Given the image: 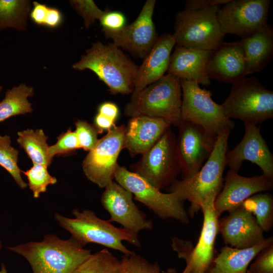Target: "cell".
Segmentation results:
<instances>
[{"label":"cell","mask_w":273,"mask_h":273,"mask_svg":"<svg viewBox=\"0 0 273 273\" xmlns=\"http://www.w3.org/2000/svg\"><path fill=\"white\" fill-rule=\"evenodd\" d=\"M7 248L24 257L33 273H73L92 254L71 237L63 240L55 234Z\"/></svg>","instance_id":"6da1fadb"},{"label":"cell","mask_w":273,"mask_h":273,"mask_svg":"<svg viewBox=\"0 0 273 273\" xmlns=\"http://www.w3.org/2000/svg\"><path fill=\"white\" fill-rule=\"evenodd\" d=\"M231 129L222 132L217 138L214 148L207 161L192 177L176 180L166 188L168 193L177 195L191 204L188 215L193 217L208 200L215 199L223 187V173L226 166L225 155Z\"/></svg>","instance_id":"7a4b0ae2"},{"label":"cell","mask_w":273,"mask_h":273,"mask_svg":"<svg viewBox=\"0 0 273 273\" xmlns=\"http://www.w3.org/2000/svg\"><path fill=\"white\" fill-rule=\"evenodd\" d=\"M78 71L94 72L111 94L132 93L139 66L113 43L94 42L80 60L72 65Z\"/></svg>","instance_id":"3957f363"},{"label":"cell","mask_w":273,"mask_h":273,"mask_svg":"<svg viewBox=\"0 0 273 273\" xmlns=\"http://www.w3.org/2000/svg\"><path fill=\"white\" fill-rule=\"evenodd\" d=\"M72 214L73 218L56 213L54 218L83 247L88 243H95L129 255L134 252L127 248L123 241L138 247L141 246L138 235L123 228L115 226L108 220L99 218L92 210L85 209L80 211L74 209Z\"/></svg>","instance_id":"277c9868"},{"label":"cell","mask_w":273,"mask_h":273,"mask_svg":"<svg viewBox=\"0 0 273 273\" xmlns=\"http://www.w3.org/2000/svg\"><path fill=\"white\" fill-rule=\"evenodd\" d=\"M181 88L179 79L169 74L132 94L124 114L131 118L145 116L162 118L178 126L181 121Z\"/></svg>","instance_id":"5b68a950"},{"label":"cell","mask_w":273,"mask_h":273,"mask_svg":"<svg viewBox=\"0 0 273 273\" xmlns=\"http://www.w3.org/2000/svg\"><path fill=\"white\" fill-rule=\"evenodd\" d=\"M221 106L228 118L257 125L273 118V92L256 77H246L232 84Z\"/></svg>","instance_id":"8992f818"},{"label":"cell","mask_w":273,"mask_h":273,"mask_svg":"<svg viewBox=\"0 0 273 273\" xmlns=\"http://www.w3.org/2000/svg\"><path fill=\"white\" fill-rule=\"evenodd\" d=\"M220 6L197 11L183 10L175 17L174 32L175 44L189 48L212 51L223 42L225 34L217 20Z\"/></svg>","instance_id":"52a82bcc"},{"label":"cell","mask_w":273,"mask_h":273,"mask_svg":"<svg viewBox=\"0 0 273 273\" xmlns=\"http://www.w3.org/2000/svg\"><path fill=\"white\" fill-rule=\"evenodd\" d=\"M181 88V120L202 127L211 136H217L234 123L224 114L221 105L214 102L211 92L194 81L179 79Z\"/></svg>","instance_id":"ba28073f"},{"label":"cell","mask_w":273,"mask_h":273,"mask_svg":"<svg viewBox=\"0 0 273 273\" xmlns=\"http://www.w3.org/2000/svg\"><path fill=\"white\" fill-rule=\"evenodd\" d=\"M136 173L159 190L172 185L181 172L176 150V136L168 128L133 166Z\"/></svg>","instance_id":"9c48e42d"},{"label":"cell","mask_w":273,"mask_h":273,"mask_svg":"<svg viewBox=\"0 0 273 273\" xmlns=\"http://www.w3.org/2000/svg\"><path fill=\"white\" fill-rule=\"evenodd\" d=\"M114 179L129 191L134 199L144 204L161 219L173 218L184 223L190 221L184 202L173 193H164L136 173L118 165Z\"/></svg>","instance_id":"30bf717a"},{"label":"cell","mask_w":273,"mask_h":273,"mask_svg":"<svg viewBox=\"0 0 273 273\" xmlns=\"http://www.w3.org/2000/svg\"><path fill=\"white\" fill-rule=\"evenodd\" d=\"M126 126L115 125L100 139L84 159L82 170L86 178L101 188L113 181L117 159L124 149Z\"/></svg>","instance_id":"8fae6325"},{"label":"cell","mask_w":273,"mask_h":273,"mask_svg":"<svg viewBox=\"0 0 273 273\" xmlns=\"http://www.w3.org/2000/svg\"><path fill=\"white\" fill-rule=\"evenodd\" d=\"M270 4V0H230L217 12L222 32L242 39L260 30L268 24Z\"/></svg>","instance_id":"7c38bea8"},{"label":"cell","mask_w":273,"mask_h":273,"mask_svg":"<svg viewBox=\"0 0 273 273\" xmlns=\"http://www.w3.org/2000/svg\"><path fill=\"white\" fill-rule=\"evenodd\" d=\"M176 138V150L181 167L182 179L194 175L211 154L216 139L201 126L181 120Z\"/></svg>","instance_id":"4fadbf2b"},{"label":"cell","mask_w":273,"mask_h":273,"mask_svg":"<svg viewBox=\"0 0 273 273\" xmlns=\"http://www.w3.org/2000/svg\"><path fill=\"white\" fill-rule=\"evenodd\" d=\"M155 4V0L147 1L133 22L117 32H103L106 38L111 39L118 48L143 60L158 37L153 20Z\"/></svg>","instance_id":"5bb4252c"},{"label":"cell","mask_w":273,"mask_h":273,"mask_svg":"<svg viewBox=\"0 0 273 273\" xmlns=\"http://www.w3.org/2000/svg\"><path fill=\"white\" fill-rule=\"evenodd\" d=\"M215 200L209 199L201 206L204 220L197 244L193 247L191 243L178 255L186 262L181 273H206L212 264L215 239L219 232V216L214 208Z\"/></svg>","instance_id":"9a60e30c"},{"label":"cell","mask_w":273,"mask_h":273,"mask_svg":"<svg viewBox=\"0 0 273 273\" xmlns=\"http://www.w3.org/2000/svg\"><path fill=\"white\" fill-rule=\"evenodd\" d=\"M105 189L101 202L110 215L109 221L119 223L136 235L141 231L152 229V220L138 208L129 191L113 181Z\"/></svg>","instance_id":"2e32d148"},{"label":"cell","mask_w":273,"mask_h":273,"mask_svg":"<svg viewBox=\"0 0 273 273\" xmlns=\"http://www.w3.org/2000/svg\"><path fill=\"white\" fill-rule=\"evenodd\" d=\"M245 134L233 150L227 151L226 165L238 172L244 161L258 165L263 174L273 179V155L262 137L257 125L245 123Z\"/></svg>","instance_id":"e0dca14e"},{"label":"cell","mask_w":273,"mask_h":273,"mask_svg":"<svg viewBox=\"0 0 273 273\" xmlns=\"http://www.w3.org/2000/svg\"><path fill=\"white\" fill-rule=\"evenodd\" d=\"M223 189L216 197L214 206L219 216L240 207L252 195L273 189V179L264 174L245 177L230 169L224 178Z\"/></svg>","instance_id":"ac0fdd59"},{"label":"cell","mask_w":273,"mask_h":273,"mask_svg":"<svg viewBox=\"0 0 273 273\" xmlns=\"http://www.w3.org/2000/svg\"><path fill=\"white\" fill-rule=\"evenodd\" d=\"M219 232L224 244L238 249L252 247L265 239L255 217L241 206L219 221Z\"/></svg>","instance_id":"d6986e66"},{"label":"cell","mask_w":273,"mask_h":273,"mask_svg":"<svg viewBox=\"0 0 273 273\" xmlns=\"http://www.w3.org/2000/svg\"><path fill=\"white\" fill-rule=\"evenodd\" d=\"M210 79L233 84L248 75L239 40L223 42L211 51L207 64Z\"/></svg>","instance_id":"ffe728a7"},{"label":"cell","mask_w":273,"mask_h":273,"mask_svg":"<svg viewBox=\"0 0 273 273\" xmlns=\"http://www.w3.org/2000/svg\"><path fill=\"white\" fill-rule=\"evenodd\" d=\"M211 51L176 46L171 54L167 74L199 84H210L207 64Z\"/></svg>","instance_id":"44dd1931"},{"label":"cell","mask_w":273,"mask_h":273,"mask_svg":"<svg viewBox=\"0 0 273 273\" xmlns=\"http://www.w3.org/2000/svg\"><path fill=\"white\" fill-rule=\"evenodd\" d=\"M170 126L162 118L145 116L132 117L125 127L124 149H126L132 157L143 155Z\"/></svg>","instance_id":"7402d4cb"},{"label":"cell","mask_w":273,"mask_h":273,"mask_svg":"<svg viewBox=\"0 0 273 273\" xmlns=\"http://www.w3.org/2000/svg\"><path fill=\"white\" fill-rule=\"evenodd\" d=\"M175 44L172 34L165 33L158 36L151 50L139 66L132 94L139 93L165 74Z\"/></svg>","instance_id":"603a6c76"},{"label":"cell","mask_w":273,"mask_h":273,"mask_svg":"<svg viewBox=\"0 0 273 273\" xmlns=\"http://www.w3.org/2000/svg\"><path fill=\"white\" fill-rule=\"evenodd\" d=\"M245 59L248 75L261 71L273 56V28L265 27L239 40Z\"/></svg>","instance_id":"cb8c5ba5"},{"label":"cell","mask_w":273,"mask_h":273,"mask_svg":"<svg viewBox=\"0 0 273 273\" xmlns=\"http://www.w3.org/2000/svg\"><path fill=\"white\" fill-rule=\"evenodd\" d=\"M272 243L271 236L248 248L225 246L215 257L211 267L206 273H246L251 261L261 250Z\"/></svg>","instance_id":"d4e9b609"},{"label":"cell","mask_w":273,"mask_h":273,"mask_svg":"<svg viewBox=\"0 0 273 273\" xmlns=\"http://www.w3.org/2000/svg\"><path fill=\"white\" fill-rule=\"evenodd\" d=\"M17 142L31 159L33 164L49 166L53 158L49 154L48 137L42 129L28 128L17 132Z\"/></svg>","instance_id":"484cf974"},{"label":"cell","mask_w":273,"mask_h":273,"mask_svg":"<svg viewBox=\"0 0 273 273\" xmlns=\"http://www.w3.org/2000/svg\"><path fill=\"white\" fill-rule=\"evenodd\" d=\"M33 95V88L23 83L8 89L0 102V123L13 116L32 112L28 98Z\"/></svg>","instance_id":"4316f807"},{"label":"cell","mask_w":273,"mask_h":273,"mask_svg":"<svg viewBox=\"0 0 273 273\" xmlns=\"http://www.w3.org/2000/svg\"><path fill=\"white\" fill-rule=\"evenodd\" d=\"M30 11L29 1L0 0V30L10 28L25 30Z\"/></svg>","instance_id":"83f0119b"},{"label":"cell","mask_w":273,"mask_h":273,"mask_svg":"<svg viewBox=\"0 0 273 273\" xmlns=\"http://www.w3.org/2000/svg\"><path fill=\"white\" fill-rule=\"evenodd\" d=\"M73 273H125V269L122 259L104 248L92 254Z\"/></svg>","instance_id":"f1b7e54d"},{"label":"cell","mask_w":273,"mask_h":273,"mask_svg":"<svg viewBox=\"0 0 273 273\" xmlns=\"http://www.w3.org/2000/svg\"><path fill=\"white\" fill-rule=\"evenodd\" d=\"M241 207L255 216L256 221L264 232L273 226V197L268 193H258L246 199Z\"/></svg>","instance_id":"f546056e"},{"label":"cell","mask_w":273,"mask_h":273,"mask_svg":"<svg viewBox=\"0 0 273 273\" xmlns=\"http://www.w3.org/2000/svg\"><path fill=\"white\" fill-rule=\"evenodd\" d=\"M19 151L12 146L11 136L0 134V165L13 177L19 188L22 190L28 186L23 179L22 171L18 165Z\"/></svg>","instance_id":"4dcf8cb0"},{"label":"cell","mask_w":273,"mask_h":273,"mask_svg":"<svg viewBox=\"0 0 273 273\" xmlns=\"http://www.w3.org/2000/svg\"><path fill=\"white\" fill-rule=\"evenodd\" d=\"M22 172L28 179V186L34 198H38L41 193L45 192L49 185L57 182V178L49 173L48 167L43 165L34 164L30 169Z\"/></svg>","instance_id":"1f68e13d"},{"label":"cell","mask_w":273,"mask_h":273,"mask_svg":"<svg viewBox=\"0 0 273 273\" xmlns=\"http://www.w3.org/2000/svg\"><path fill=\"white\" fill-rule=\"evenodd\" d=\"M74 131L80 149L86 151H90L96 146L98 141V135L100 132L94 125L86 121L78 120L75 123Z\"/></svg>","instance_id":"d6a6232c"},{"label":"cell","mask_w":273,"mask_h":273,"mask_svg":"<svg viewBox=\"0 0 273 273\" xmlns=\"http://www.w3.org/2000/svg\"><path fill=\"white\" fill-rule=\"evenodd\" d=\"M125 273H162L158 263L147 261L135 253L122 257Z\"/></svg>","instance_id":"836d02e7"},{"label":"cell","mask_w":273,"mask_h":273,"mask_svg":"<svg viewBox=\"0 0 273 273\" xmlns=\"http://www.w3.org/2000/svg\"><path fill=\"white\" fill-rule=\"evenodd\" d=\"M57 139V142L49 147V154L53 158L55 155H67L80 149L76 133L70 128Z\"/></svg>","instance_id":"e575fe53"},{"label":"cell","mask_w":273,"mask_h":273,"mask_svg":"<svg viewBox=\"0 0 273 273\" xmlns=\"http://www.w3.org/2000/svg\"><path fill=\"white\" fill-rule=\"evenodd\" d=\"M70 3L83 18L86 28L94 24L96 20H100L105 12L93 1H71Z\"/></svg>","instance_id":"d590c367"},{"label":"cell","mask_w":273,"mask_h":273,"mask_svg":"<svg viewBox=\"0 0 273 273\" xmlns=\"http://www.w3.org/2000/svg\"><path fill=\"white\" fill-rule=\"evenodd\" d=\"M246 273H273V243L261 250Z\"/></svg>","instance_id":"8d00e7d4"},{"label":"cell","mask_w":273,"mask_h":273,"mask_svg":"<svg viewBox=\"0 0 273 273\" xmlns=\"http://www.w3.org/2000/svg\"><path fill=\"white\" fill-rule=\"evenodd\" d=\"M99 21L103 32H117L126 25L125 15L118 11H105Z\"/></svg>","instance_id":"74e56055"},{"label":"cell","mask_w":273,"mask_h":273,"mask_svg":"<svg viewBox=\"0 0 273 273\" xmlns=\"http://www.w3.org/2000/svg\"><path fill=\"white\" fill-rule=\"evenodd\" d=\"M230 0H188L186 2L185 10L197 11L214 6L224 5Z\"/></svg>","instance_id":"f35d334b"},{"label":"cell","mask_w":273,"mask_h":273,"mask_svg":"<svg viewBox=\"0 0 273 273\" xmlns=\"http://www.w3.org/2000/svg\"><path fill=\"white\" fill-rule=\"evenodd\" d=\"M33 8L30 13L32 20L36 24L44 26L49 7L37 2H33Z\"/></svg>","instance_id":"ab89813d"},{"label":"cell","mask_w":273,"mask_h":273,"mask_svg":"<svg viewBox=\"0 0 273 273\" xmlns=\"http://www.w3.org/2000/svg\"><path fill=\"white\" fill-rule=\"evenodd\" d=\"M63 17L60 11L56 8L49 7L44 26L56 28L62 23Z\"/></svg>","instance_id":"60d3db41"},{"label":"cell","mask_w":273,"mask_h":273,"mask_svg":"<svg viewBox=\"0 0 273 273\" xmlns=\"http://www.w3.org/2000/svg\"><path fill=\"white\" fill-rule=\"evenodd\" d=\"M98 110V113L114 121L118 116V108L115 104L112 102H106L102 103L99 106Z\"/></svg>","instance_id":"b9f144b4"},{"label":"cell","mask_w":273,"mask_h":273,"mask_svg":"<svg viewBox=\"0 0 273 273\" xmlns=\"http://www.w3.org/2000/svg\"><path fill=\"white\" fill-rule=\"evenodd\" d=\"M114 121L98 113L94 118V125L102 133L104 130H109L115 125Z\"/></svg>","instance_id":"7bdbcfd3"},{"label":"cell","mask_w":273,"mask_h":273,"mask_svg":"<svg viewBox=\"0 0 273 273\" xmlns=\"http://www.w3.org/2000/svg\"><path fill=\"white\" fill-rule=\"evenodd\" d=\"M0 273H8L7 268L4 263L1 264Z\"/></svg>","instance_id":"ee69618b"},{"label":"cell","mask_w":273,"mask_h":273,"mask_svg":"<svg viewBox=\"0 0 273 273\" xmlns=\"http://www.w3.org/2000/svg\"><path fill=\"white\" fill-rule=\"evenodd\" d=\"M162 273H177L176 270L174 268H169L165 271H163Z\"/></svg>","instance_id":"f6af8a7d"},{"label":"cell","mask_w":273,"mask_h":273,"mask_svg":"<svg viewBox=\"0 0 273 273\" xmlns=\"http://www.w3.org/2000/svg\"><path fill=\"white\" fill-rule=\"evenodd\" d=\"M2 248H3V244L0 239V251L2 250Z\"/></svg>","instance_id":"bcb514c9"},{"label":"cell","mask_w":273,"mask_h":273,"mask_svg":"<svg viewBox=\"0 0 273 273\" xmlns=\"http://www.w3.org/2000/svg\"><path fill=\"white\" fill-rule=\"evenodd\" d=\"M2 89H3V86L0 85V92L2 90Z\"/></svg>","instance_id":"7dc6e473"}]
</instances>
